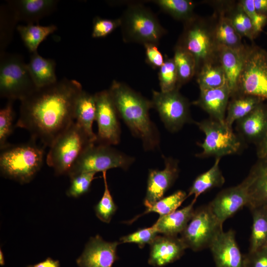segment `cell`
<instances>
[{
    "label": "cell",
    "mask_w": 267,
    "mask_h": 267,
    "mask_svg": "<svg viewBox=\"0 0 267 267\" xmlns=\"http://www.w3.org/2000/svg\"><path fill=\"white\" fill-rule=\"evenodd\" d=\"M82 90L78 81L66 78L37 88L21 101L15 127L27 130L31 138L49 147L75 122L76 104Z\"/></svg>",
    "instance_id": "6da1fadb"
},
{
    "label": "cell",
    "mask_w": 267,
    "mask_h": 267,
    "mask_svg": "<svg viewBox=\"0 0 267 267\" xmlns=\"http://www.w3.org/2000/svg\"><path fill=\"white\" fill-rule=\"evenodd\" d=\"M108 90L119 117L133 135L141 140L144 150L151 151L158 148L159 133L149 113V110L153 108L151 100L125 84L115 80Z\"/></svg>",
    "instance_id": "7a4b0ae2"
},
{
    "label": "cell",
    "mask_w": 267,
    "mask_h": 267,
    "mask_svg": "<svg viewBox=\"0 0 267 267\" xmlns=\"http://www.w3.org/2000/svg\"><path fill=\"white\" fill-rule=\"evenodd\" d=\"M36 140L16 145L9 144L1 150L0 170L3 176L21 184L30 182L41 169L44 156V147Z\"/></svg>",
    "instance_id": "3957f363"
},
{
    "label": "cell",
    "mask_w": 267,
    "mask_h": 267,
    "mask_svg": "<svg viewBox=\"0 0 267 267\" xmlns=\"http://www.w3.org/2000/svg\"><path fill=\"white\" fill-rule=\"evenodd\" d=\"M120 19L123 39L126 43L158 45L166 33L156 15L141 3L129 5Z\"/></svg>",
    "instance_id": "277c9868"
},
{
    "label": "cell",
    "mask_w": 267,
    "mask_h": 267,
    "mask_svg": "<svg viewBox=\"0 0 267 267\" xmlns=\"http://www.w3.org/2000/svg\"><path fill=\"white\" fill-rule=\"evenodd\" d=\"M92 142L75 122L62 133L49 147L46 155L47 165L57 176L67 175L71 168Z\"/></svg>",
    "instance_id": "5b68a950"
},
{
    "label": "cell",
    "mask_w": 267,
    "mask_h": 267,
    "mask_svg": "<svg viewBox=\"0 0 267 267\" xmlns=\"http://www.w3.org/2000/svg\"><path fill=\"white\" fill-rule=\"evenodd\" d=\"M176 45L194 57L196 74L204 64L217 57L218 45L213 36L211 22L196 15L184 23L183 31Z\"/></svg>",
    "instance_id": "8992f818"
},
{
    "label": "cell",
    "mask_w": 267,
    "mask_h": 267,
    "mask_svg": "<svg viewBox=\"0 0 267 267\" xmlns=\"http://www.w3.org/2000/svg\"><path fill=\"white\" fill-rule=\"evenodd\" d=\"M37 89L23 58L17 54L2 53L0 63V97L21 101Z\"/></svg>",
    "instance_id": "52a82bcc"
},
{
    "label": "cell",
    "mask_w": 267,
    "mask_h": 267,
    "mask_svg": "<svg viewBox=\"0 0 267 267\" xmlns=\"http://www.w3.org/2000/svg\"><path fill=\"white\" fill-rule=\"evenodd\" d=\"M95 143L90 144L73 165L67 174L69 178L82 173L103 172L116 168L126 170L135 160L111 145Z\"/></svg>",
    "instance_id": "ba28073f"
},
{
    "label": "cell",
    "mask_w": 267,
    "mask_h": 267,
    "mask_svg": "<svg viewBox=\"0 0 267 267\" xmlns=\"http://www.w3.org/2000/svg\"><path fill=\"white\" fill-rule=\"evenodd\" d=\"M204 134L205 139L199 143L202 151L196 156L200 158L222 157L238 153L242 147L241 138L225 123L211 118L195 122Z\"/></svg>",
    "instance_id": "9c48e42d"
},
{
    "label": "cell",
    "mask_w": 267,
    "mask_h": 267,
    "mask_svg": "<svg viewBox=\"0 0 267 267\" xmlns=\"http://www.w3.org/2000/svg\"><path fill=\"white\" fill-rule=\"evenodd\" d=\"M239 95L267 99V52L256 45L246 46L236 96Z\"/></svg>",
    "instance_id": "30bf717a"
},
{
    "label": "cell",
    "mask_w": 267,
    "mask_h": 267,
    "mask_svg": "<svg viewBox=\"0 0 267 267\" xmlns=\"http://www.w3.org/2000/svg\"><path fill=\"white\" fill-rule=\"evenodd\" d=\"M222 224L215 216L209 205L195 210L180 238L187 248L194 251L209 248L222 232Z\"/></svg>",
    "instance_id": "8fae6325"
},
{
    "label": "cell",
    "mask_w": 267,
    "mask_h": 267,
    "mask_svg": "<svg viewBox=\"0 0 267 267\" xmlns=\"http://www.w3.org/2000/svg\"><path fill=\"white\" fill-rule=\"evenodd\" d=\"M153 108L158 112L168 130L175 133L192 121L188 100L176 89L169 92L152 90Z\"/></svg>",
    "instance_id": "7c38bea8"
},
{
    "label": "cell",
    "mask_w": 267,
    "mask_h": 267,
    "mask_svg": "<svg viewBox=\"0 0 267 267\" xmlns=\"http://www.w3.org/2000/svg\"><path fill=\"white\" fill-rule=\"evenodd\" d=\"M94 96L95 121L98 127L96 142L108 145L118 144L121 136L119 117L108 90L97 92Z\"/></svg>",
    "instance_id": "4fadbf2b"
},
{
    "label": "cell",
    "mask_w": 267,
    "mask_h": 267,
    "mask_svg": "<svg viewBox=\"0 0 267 267\" xmlns=\"http://www.w3.org/2000/svg\"><path fill=\"white\" fill-rule=\"evenodd\" d=\"M249 195L243 180L239 184L223 189L208 204L212 212L222 223L244 206H247Z\"/></svg>",
    "instance_id": "5bb4252c"
},
{
    "label": "cell",
    "mask_w": 267,
    "mask_h": 267,
    "mask_svg": "<svg viewBox=\"0 0 267 267\" xmlns=\"http://www.w3.org/2000/svg\"><path fill=\"white\" fill-rule=\"evenodd\" d=\"M164 169H150L147 183V189L144 204L151 205L163 197L166 191L172 186L179 174L178 162L171 157L163 156Z\"/></svg>",
    "instance_id": "9a60e30c"
},
{
    "label": "cell",
    "mask_w": 267,
    "mask_h": 267,
    "mask_svg": "<svg viewBox=\"0 0 267 267\" xmlns=\"http://www.w3.org/2000/svg\"><path fill=\"white\" fill-rule=\"evenodd\" d=\"M119 244L107 242L99 235L91 237L77 259V264L79 267H112L119 259L117 247Z\"/></svg>",
    "instance_id": "2e32d148"
},
{
    "label": "cell",
    "mask_w": 267,
    "mask_h": 267,
    "mask_svg": "<svg viewBox=\"0 0 267 267\" xmlns=\"http://www.w3.org/2000/svg\"><path fill=\"white\" fill-rule=\"evenodd\" d=\"M215 267H245L243 255L236 241L235 231H222L211 244Z\"/></svg>",
    "instance_id": "e0dca14e"
},
{
    "label": "cell",
    "mask_w": 267,
    "mask_h": 267,
    "mask_svg": "<svg viewBox=\"0 0 267 267\" xmlns=\"http://www.w3.org/2000/svg\"><path fill=\"white\" fill-rule=\"evenodd\" d=\"M150 245L148 263L155 267H163L179 260L187 249L178 236L158 235Z\"/></svg>",
    "instance_id": "ac0fdd59"
},
{
    "label": "cell",
    "mask_w": 267,
    "mask_h": 267,
    "mask_svg": "<svg viewBox=\"0 0 267 267\" xmlns=\"http://www.w3.org/2000/svg\"><path fill=\"white\" fill-rule=\"evenodd\" d=\"M198 98L192 103L206 112L210 118L225 123V118L230 97L227 84L216 89L200 90Z\"/></svg>",
    "instance_id": "d6986e66"
},
{
    "label": "cell",
    "mask_w": 267,
    "mask_h": 267,
    "mask_svg": "<svg viewBox=\"0 0 267 267\" xmlns=\"http://www.w3.org/2000/svg\"><path fill=\"white\" fill-rule=\"evenodd\" d=\"M244 180L249 195L247 207L267 206V157L258 158Z\"/></svg>",
    "instance_id": "ffe728a7"
},
{
    "label": "cell",
    "mask_w": 267,
    "mask_h": 267,
    "mask_svg": "<svg viewBox=\"0 0 267 267\" xmlns=\"http://www.w3.org/2000/svg\"><path fill=\"white\" fill-rule=\"evenodd\" d=\"M236 123L240 138L257 145L267 134V107L263 102Z\"/></svg>",
    "instance_id": "44dd1931"
},
{
    "label": "cell",
    "mask_w": 267,
    "mask_h": 267,
    "mask_svg": "<svg viewBox=\"0 0 267 267\" xmlns=\"http://www.w3.org/2000/svg\"><path fill=\"white\" fill-rule=\"evenodd\" d=\"M57 2L55 0H14L9 1L8 3L17 21L34 24L51 13Z\"/></svg>",
    "instance_id": "7402d4cb"
},
{
    "label": "cell",
    "mask_w": 267,
    "mask_h": 267,
    "mask_svg": "<svg viewBox=\"0 0 267 267\" xmlns=\"http://www.w3.org/2000/svg\"><path fill=\"white\" fill-rule=\"evenodd\" d=\"M246 49L240 51L225 46H218V58L224 72L231 97L235 96L237 94L238 83L243 67Z\"/></svg>",
    "instance_id": "603a6c76"
},
{
    "label": "cell",
    "mask_w": 267,
    "mask_h": 267,
    "mask_svg": "<svg viewBox=\"0 0 267 267\" xmlns=\"http://www.w3.org/2000/svg\"><path fill=\"white\" fill-rule=\"evenodd\" d=\"M217 11L215 20L212 21L211 24L213 36L217 45L237 50H244L246 46L243 44L242 37L233 27L223 7L220 6Z\"/></svg>",
    "instance_id": "cb8c5ba5"
},
{
    "label": "cell",
    "mask_w": 267,
    "mask_h": 267,
    "mask_svg": "<svg viewBox=\"0 0 267 267\" xmlns=\"http://www.w3.org/2000/svg\"><path fill=\"white\" fill-rule=\"evenodd\" d=\"M196 200L190 204L168 215L160 217L154 223L159 233L168 236H178L184 230L192 218Z\"/></svg>",
    "instance_id": "d4e9b609"
},
{
    "label": "cell",
    "mask_w": 267,
    "mask_h": 267,
    "mask_svg": "<svg viewBox=\"0 0 267 267\" xmlns=\"http://www.w3.org/2000/svg\"><path fill=\"white\" fill-rule=\"evenodd\" d=\"M96 103L94 94H90L84 90L81 92L76 102L75 122L84 130L89 139L96 142V134L92 130L95 120Z\"/></svg>",
    "instance_id": "484cf974"
},
{
    "label": "cell",
    "mask_w": 267,
    "mask_h": 267,
    "mask_svg": "<svg viewBox=\"0 0 267 267\" xmlns=\"http://www.w3.org/2000/svg\"><path fill=\"white\" fill-rule=\"evenodd\" d=\"M32 79L37 88L46 87L57 81L54 60L45 58L37 51L32 53L27 64Z\"/></svg>",
    "instance_id": "4316f807"
},
{
    "label": "cell",
    "mask_w": 267,
    "mask_h": 267,
    "mask_svg": "<svg viewBox=\"0 0 267 267\" xmlns=\"http://www.w3.org/2000/svg\"><path fill=\"white\" fill-rule=\"evenodd\" d=\"M221 158H216L213 166L206 172L199 175L189 188L187 197L193 195L196 200L199 195L215 187L222 186L225 178L220 168Z\"/></svg>",
    "instance_id": "83f0119b"
},
{
    "label": "cell",
    "mask_w": 267,
    "mask_h": 267,
    "mask_svg": "<svg viewBox=\"0 0 267 267\" xmlns=\"http://www.w3.org/2000/svg\"><path fill=\"white\" fill-rule=\"evenodd\" d=\"M200 90L216 89L227 84L225 75L217 57L204 64L197 74Z\"/></svg>",
    "instance_id": "f1b7e54d"
},
{
    "label": "cell",
    "mask_w": 267,
    "mask_h": 267,
    "mask_svg": "<svg viewBox=\"0 0 267 267\" xmlns=\"http://www.w3.org/2000/svg\"><path fill=\"white\" fill-rule=\"evenodd\" d=\"M229 102L225 123L232 127L234 123L246 116L265 100L251 95H239Z\"/></svg>",
    "instance_id": "f546056e"
},
{
    "label": "cell",
    "mask_w": 267,
    "mask_h": 267,
    "mask_svg": "<svg viewBox=\"0 0 267 267\" xmlns=\"http://www.w3.org/2000/svg\"><path fill=\"white\" fill-rule=\"evenodd\" d=\"M252 226L249 252H254L267 246V206L250 209Z\"/></svg>",
    "instance_id": "4dcf8cb0"
},
{
    "label": "cell",
    "mask_w": 267,
    "mask_h": 267,
    "mask_svg": "<svg viewBox=\"0 0 267 267\" xmlns=\"http://www.w3.org/2000/svg\"><path fill=\"white\" fill-rule=\"evenodd\" d=\"M25 45L32 53L37 51L40 44L57 30L56 25L41 26L38 24L19 25L17 28Z\"/></svg>",
    "instance_id": "1f68e13d"
},
{
    "label": "cell",
    "mask_w": 267,
    "mask_h": 267,
    "mask_svg": "<svg viewBox=\"0 0 267 267\" xmlns=\"http://www.w3.org/2000/svg\"><path fill=\"white\" fill-rule=\"evenodd\" d=\"M178 75L177 88L189 81L196 74V64L194 57L183 48L176 45L173 57Z\"/></svg>",
    "instance_id": "d6a6232c"
},
{
    "label": "cell",
    "mask_w": 267,
    "mask_h": 267,
    "mask_svg": "<svg viewBox=\"0 0 267 267\" xmlns=\"http://www.w3.org/2000/svg\"><path fill=\"white\" fill-rule=\"evenodd\" d=\"M152 1L163 12L184 23L196 15L193 12L195 4L191 0H155Z\"/></svg>",
    "instance_id": "836d02e7"
},
{
    "label": "cell",
    "mask_w": 267,
    "mask_h": 267,
    "mask_svg": "<svg viewBox=\"0 0 267 267\" xmlns=\"http://www.w3.org/2000/svg\"><path fill=\"white\" fill-rule=\"evenodd\" d=\"M187 197L186 192L180 190L176 191L147 207L144 214L154 212L158 214L160 217L168 215L176 211Z\"/></svg>",
    "instance_id": "e575fe53"
},
{
    "label": "cell",
    "mask_w": 267,
    "mask_h": 267,
    "mask_svg": "<svg viewBox=\"0 0 267 267\" xmlns=\"http://www.w3.org/2000/svg\"><path fill=\"white\" fill-rule=\"evenodd\" d=\"M102 177L104 183V190L101 199L94 207V211L96 217L101 221L109 223L115 213L117 207L108 186L106 171L102 172Z\"/></svg>",
    "instance_id": "d590c367"
},
{
    "label": "cell",
    "mask_w": 267,
    "mask_h": 267,
    "mask_svg": "<svg viewBox=\"0 0 267 267\" xmlns=\"http://www.w3.org/2000/svg\"><path fill=\"white\" fill-rule=\"evenodd\" d=\"M158 79L161 91L169 92L178 89V75L173 58L165 56L164 64L159 69Z\"/></svg>",
    "instance_id": "8d00e7d4"
},
{
    "label": "cell",
    "mask_w": 267,
    "mask_h": 267,
    "mask_svg": "<svg viewBox=\"0 0 267 267\" xmlns=\"http://www.w3.org/2000/svg\"><path fill=\"white\" fill-rule=\"evenodd\" d=\"M12 100H8L6 105L0 110V150L10 144L7 139L13 131L15 113Z\"/></svg>",
    "instance_id": "74e56055"
},
{
    "label": "cell",
    "mask_w": 267,
    "mask_h": 267,
    "mask_svg": "<svg viewBox=\"0 0 267 267\" xmlns=\"http://www.w3.org/2000/svg\"><path fill=\"white\" fill-rule=\"evenodd\" d=\"M95 173H82L70 178L71 184L66 192L68 197L77 198L87 193L91 182L95 178Z\"/></svg>",
    "instance_id": "f35d334b"
},
{
    "label": "cell",
    "mask_w": 267,
    "mask_h": 267,
    "mask_svg": "<svg viewBox=\"0 0 267 267\" xmlns=\"http://www.w3.org/2000/svg\"><path fill=\"white\" fill-rule=\"evenodd\" d=\"M159 232L155 224L149 227L138 229L120 239V243H134L137 244L140 248H142L147 244H150Z\"/></svg>",
    "instance_id": "ab89813d"
},
{
    "label": "cell",
    "mask_w": 267,
    "mask_h": 267,
    "mask_svg": "<svg viewBox=\"0 0 267 267\" xmlns=\"http://www.w3.org/2000/svg\"><path fill=\"white\" fill-rule=\"evenodd\" d=\"M120 26V18L112 19L96 17L93 21L91 36L93 38L105 37Z\"/></svg>",
    "instance_id": "60d3db41"
},
{
    "label": "cell",
    "mask_w": 267,
    "mask_h": 267,
    "mask_svg": "<svg viewBox=\"0 0 267 267\" xmlns=\"http://www.w3.org/2000/svg\"><path fill=\"white\" fill-rule=\"evenodd\" d=\"M239 3L250 18L254 30L258 35L262 31L267 22V16L256 12L254 0H241L239 1Z\"/></svg>",
    "instance_id": "b9f144b4"
},
{
    "label": "cell",
    "mask_w": 267,
    "mask_h": 267,
    "mask_svg": "<svg viewBox=\"0 0 267 267\" xmlns=\"http://www.w3.org/2000/svg\"><path fill=\"white\" fill-rule=\"evenodd\" d=\"M245 267H267V246L244 255Z\"/></svg>",
    "instance_id": "7bdbcfd3"
},
{
    "label": "cell",
    "mask_w": 267,
    "mask_h": 267,
    "mask_svg": "<svg viewBox=\"0 0 267 267\" xmlns=\"http://www.w3.org/2000/svg\"><path fill=\"white\" fill-rule=\"evenodd\" d=\"M145 60L154 69L160 68L164 64L165 57L158 48L157 45L147 44L144 45Z\"/></svg>",
    "instance_id": "ee69618b"
},
{
    "label": "cell",
    "mask_w": 267,
    "mask_h": 267,
    "mask_svg": "<svg viewBox=\"0 0 267 267\" xmlns=\"http://www.w3.org/2000/svg\"><path fill=\"white\" fill-rule=\"evenodd\" d=\"M27 267H60V263L58 260H54L48 257L43 262L29 265Z\"/></svg>",
    "instance_id": "f6af8a7d"
},
{
    "label": "cell",
    "mask_w": 267,
    "mask_h": 267,
    "mask_svg": "<svg viewBox=\"0 0 267 267\" xmlns=\"http://www.w3.org/2000/svg\"><path fill=\"white\" fill-rule=\"evenodd\" d=\"M258 158L267 157V134L263 140L257 145Z\"/></svg>",
    "instance_id": "bcb514c9"
},
{
    "label": "cell",
    "mask_w": 267,
    "mask_h": 267,
    "mask_svg": "<svg viewBox=\"0 0 267 267\" xmlns=\"http://www.w3.org/2000/svg\"><path fill=\"white\" fill-rule=\"evenodd\" d=\"M256 12L267 16V0H254Z\"/></svg>",
    "instance_id": "7dc6e473"
},
{
    "label": "cell",
    "mask_w": 267,
    "mask_h": 267,
    "mask_svg": "<svg viewBox=\"0 0 267 267\" xmlns=\"http://www.w3.org/2000/svg\"><path fill=\"white\" fill-rule=\"evenodd\" d=\"M0 266H3L4 265V256L1 250H0Z\"/></svg>",
    "instance_id": "c3c4849f"
}]
</instances>
